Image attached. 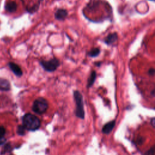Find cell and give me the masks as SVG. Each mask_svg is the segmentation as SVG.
Masks as SVG:
<instances>
[{"instance_id":"6da1fadb","label":"cell","mask_w":155,"mask_h":155,"mask_svg":"<svg viewBox=\"0 0 155 155\" xmlns=\"http://www.w3.org/2000/svg\"><path fill=\"white\" fill-rule=\"evenodd\" d=\"M22 124L26 130L32 131L38 130L41 127L40 119L31 113H27L23 116Z\"/></svg>"},{"instance_id":"7a4b0ae2","label":"cell","mask_w":155,"mask_h":155,"mask_svg":"<svg viewBox=\"0 0 155 155\" xmlns=\"http://www.w3.org/2000/svg\"><path fill=\"white\" fill-rule=\"evenodd\" d=\"M73 97L76 104L75 114L78 117L84 119L85 118V110L82 95L78 90H74L73 91Z\"/></svg>"},{"instance_id":"3957f363","label":"cell","mask_w":155,"mask_h":155,"mask_svg":"<svg viewBox=\"0 0 155 155\" xmlns=\"http://www.w3.org/2000/svg\"><path fill=\"white\" fill-rule=\"evenodd\" d=\"M48 107V104L47 101L44 97H38L33 102L32 110L36 114H42L46 112Z\"/></svg>"},{"instance_id":"277c9868","label":"cell","mask_w":155,"mask_h":155,"mask_svg":"<svg viewBox=\"0 0 155 155\" xmlns=\"http://www.w3.org/2000/svg\"><path fill=\"white\" fill-rule=\"evenodd\" d=\"M39 63L41 67L48 72L55 71L60 64L59 61L56 58H52L48 61H41Z\"/></svg>"},{"instance_id":"5b68a950","label":"cell","mask_w":155,"mask_h":155,"mask_svg":"<svg viewBox=\"0 0 155 155\" xmlns=\"http://www.w3.org/2000/svg\"><path fill=\"white\" fill-rule=\"evenodd\" d=\"M115 124H116L115 120H113L111 121H110V122L106 123L102 128V133L104 134H110L111 132V131L113 130V128L114 127Z\"/></svg>"},{"instance_id":"8992f818","label":"cell","mask_w":155,"mask_h":155,"mask_svg":"<svg viewBox=\"0 0 155 155\" xmlns=\"http://www.w3.org/2000/svg\"><path fill=\"white\" fill-rule=\"evenodd\" d=\"M8 65H9V67L11 69V70L14 73V74L16 76H22V71L21 68H20V67L18 65H17L13 62H10L8 64Z\"/></svg>"},{"instance_id":"52a82bcc","label":"cell","mask_w":155,"mask_h":155,"mask_svg":"<svg viewBox=\"0 0 155 155\" xmlns=\"http://www.w3.org/2000/svg\"><path fill=\"white\" fill-rule=\"evenodd\" d=\"M68 13L66 10L59 8L58 9L54 14V17L57 20H64L67 16Z\"/></svg>"},{"instance_id":"ba28073f","label":"cell","mask_w":155,"mask_h":155,"mask_svg":"<svg viewBox=\"0 0 155 155\" xmlns=\"http://www.w3.org/2000/svg\"><path fill=\"white\" fill-rule=\"evenodd\" d=\"M117 33H110L107 36V38L105 39L104 42L106 44L110 45L114 43L116 41H117Z\"/></svg>"},{"instance_id":"9c48e42d","label":"cell","mask_w":155,"mask_h":155,"mask_svg":"<svg viewBox=\"0 0 155 155\" xmlns=\"http://www.w3.org/2000/svg\"><path fill=\"white\" fill-rule=\"evenodd\" d=\"M10 88V84L9 82L4 79H0V90L3 91H8Z\"/></svg>"},{"instance_id":"30bf717a","label":"cell","mask_w":155,"mask_h":155,"mask_svg":"<svg viewBox=\"0 0 155 155\" xmlns=\"http://www.w3.org/2000/svg\"><path fill=\"white\" fill-rule=\"evenodd\" d=\"M5 8L9 12H14L17 8V4L14 1H10L6 4Z\"/></svg>"},{"instance_id":"8fae6325","label":"cell","mask_w":155,"mask_h":155,"mask_svg":"<svg viewBox=\"0 0 155 155\" xmlns=\"http://www.w3.org/2000/svg\"><path fill=\"white\" fill-rule=\"evenodd\" d=\"M96 78V73L95 71H92L90 73V75L88 78V82H87V87L90 88L93 86L95 80Z\"/></svg>"},{"instance_id":"7c38bea8","label":"cell","mask_w":155,"mask_h":155,"mask_svg":"<svg viewBox=\"0 0 155 155\" xmlns=\"http://www.w3.org/2000/svg\"><path fill=\"white\" fill-rule=\"evenodd\" d=\"M100 49L99 48H94L93 49H91L88 53V55L90 57H92V58H94L97 56L99 53H100Z\"/></svg>"},{"instance_id":"4fadbf2b","label":"cell","mask_w":155,"mask_h":155,"mask_svg":"<svg viewBox=\"0 0 155 155\" xmlns=\"http://www.w3.org/2000/svg\"><path fill=\"white\" fill-rule=\"evenodd\" d=\"M25 127L22 125H19L18 127V128H17V133L19 134V135H21V136H23L25 134Z\"/></svg>"},{"instance_id":"5bb4252c","label":"cell","mask_w":155,"mask_h":155,"mask_svg":"<svg viewBox=\"0 0 155 155\" xmlns=\"http://www.w3.org/2000/svg\"><path fill=\"white\" fill-rule=\"evenodd\" d=\"M143 155H154V147H152L150 148L148 151L144 153Z\"/></svg>"},{"instance_id":"9a60e30c","label":"cell","mask_w":155,"mask_h":155,"mask_svg":"<svg viewBox=\"0 0 155 155\" xmlns=\"http://www.w3.org/2000/svg\"><path fill=\"white\" fill-rule=\"evenodd\" d=\"M5 134V129L4 127L0 126V138H2Z\"/></svg>"},{"instance_id":"2e32d148","label":"cell","mask_w":155,"mask_h":155,"mask_svg":"<svg viewBox=\"0 0 155 155\" xmlns=\"http://www.w3.org/2000/svg\"><path fill=\"white\" fill-rule=\"evenodd\" d=\"M154 73H155V70L153 68H151L149 69V70H148V74L149 75L153 76L154 74Z\"/></svg>"},{"instance_id":"e0dca14e","label":"cell","mask_w":155,"mask_h":155,"mask_svg":"<svg viewBox=\"0 0 155 155\" xmlns=\"http://www.w3.org/2000/svg\"><path fill=\"white\" fill-rule=\"evenodd\" d=\"M145 139L143 137H139L138 139H137V142L139 144H140V143H142L143 142H144Z\"/></svg>"},{"instance_id":"ac0fdd59","label":"cell","mask_w":155,"mask_h":155,"mask_svg":"<svg viewBox=\"0 0 155 155\" xmlns=\"http://www.w3.org/2000/svg\"><path fill=\"white\" fill-rule=\"evenodd\" d=\"M150 123L151 124V125H152V126L153 127H154V125H155V119H154V117H153L151 119V120H150Z\"/></svg>"},{"instance_id":"d6986e66","label":"cell","mask_w":155,"mask_h":155,"mask_svg":"<svg viewBox=\"0 0 155 155\" xmlns=\"http://www.w3.org/2000/svg\"><path fill=\"white\" fill-rule=\"evenodd\" d=\"M95 64H96V66L99 67V66L101 65V62H96Z\"/></svg>"},{"instance_id":"ffe728a7","label":"cell","mask_w":155,"mask_h":155,"mask_svg":"<svg viewBox=\"0 0 155 155\" xmlns=\"http://www.w3.org/2000/svg\"><path fill=\"white\" fill-rule=\"evenodd\" d=\"M151 93H152V95H153V96H154V89H153V90H152Z\"/></svg>"}]
</instances>
